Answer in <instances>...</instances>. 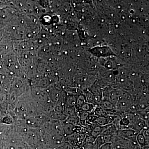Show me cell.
I'll return each mask as SVG.
<instances>
[{"label":"cell","mask_w":149,"mask_h":149,"mask_svg":"<svg viewBox=\"0 0 149 149\" xmlns=\"http://www.w3.org/2000/svg\"><path fill=\"white\" fill-rule=\"evenodd\" d=\"M65 120L67 122L71 123L72 125H75V126L81 125L80 124L79 117L77 116H73V117L67 118Z\"/></svg>","instance_id":"5bb4252c"},{"label":"cell","mask_w":149,"mask_h":149,"mask_svg":"<svg viewBox=\"0 0 149 149\" xmlns=\"http://www.w3.org/2000/svg\"><path fill=\"white\" fill-rule=\"evenodd\" d=\"M142 149H149V145L148 146H145L143 147L142 148Z\"/></svg>","instance_id":"e0dca14e"},{"label":"cell","mask_w":149,"mask_h":149,"mask_svg":"<svg viewBox=\"0 0 149 149\" xmlns=\"http://www.w3.org/2000/svg\"><path fill=\"white\" fill-rule=\"evenodd\" d=\"M8 94L5 90H0V109L4 113L8 110Z\"/></svg>","instance_id":"277c9868"},{"label":"cell","mask_w":149,"mask_h":149,"mask_svg":"<svg viewBox=\"0 0 149 149\" xmlns=\"http://www.w3.org/2000/svg\"><path fill=\"white\" fill-rule=\"evenodd\" d=\"M63 114L67 118L73 117L77 116V111L75 107L65 108Z\"/></svg>","instance_id":"8fae6325"},{"label":"cell","mask_w":149,"mask_h":149,"mask_svg":"<svg viewBox=\"0 0 149 149\" xmlns=\"http://www.w3.org/2000/svg\"><path fill=\"white\" fill-rule=\"evenodd\" d=\"M8 149H31V147L22 140H13L9 143Z\"/></svg>","instance_id":"5b68a950"},{"label":"cell","mask_w":149,"mask_h":149,"mask_svg":"<svg viewBox=\"0 0 149 149\" xmlns=\"http://www.w3.org/2000/svg\"><path fill=\"white\" fill-rule=\"evenodd\" d=\"M136 114L138 115L141 118L145 120L147 124L149 125V107L144 110L137 113Z\"/></svg>","instance_id":"7c38bea8"},{"label":"cell","mask_w":149,"mask_h":149,"mask_svg":"<svg viewBox=\"0 0 149 149\" xmlns=\"http://www.w3.org/2000/svg\"><path fill=\"white\" fill-rule=\"evenodd\" d=\"M138 133L135 130L131 129H124L119 130L118 135L121 138L128 140L135 143L137 144L136 141Z\"/></svg>","instance_id":"3957f363"},{"label":"cell","mask_w":149,"mask_h":149,"mask_svg":"<svg viewBox=\"0 0 149 149\" xmlns=\"http://www.w3.org/2000/svg\"><path fill=\"white\" fill-rule=\"evenodd\" d=\"M138 144L121 138L118 135L113 136L112 149H134Z\"/></svg>","instance_id":"7a4b0ae2"},{"label":"cell","mask_w":149,"mask_h":149,"mask_svg":"<svg viewBox=\"0 0 149 149\" xmlns=\"http://www.w3.org/2000/svg\"><path fill=\"white\" fill-rule=\"evenodd\" d=\"M134 103L133 97L130 93L126 91L120 90L118 98L116 111L120 115L128 113L129 109Z\"/></svg>","instance_id":"6da1fadb"},{"label":"cell","mask_w":149,"mask_h":149,"mask_svg":"<svg viewBox=\"0 0 149 149\" xmlns=\"http://www.w3.org/2000/svg\"><path fill=\"white\" fill-rule=\"evenodd\" d=\"M97 107V106L93 104L86 102L82 106L80 111H83L88 112L89 113H93L95 109Z\"/></svg>","instance_id":"30bf717a"},{"label":"cell","mask_w":149,"mask_h":149,"mask_svg":"<svg viewBox=\"0 0 149 149\" xmlns=\"http://www.w3.org/2000/svg\"><path fill=\"white\" fill-rule=\"evenodd\" d=\"M86 102H87L86 98H85V95L83 93L78 95L77 99H76V104H75V107H74L76 110L77 112L81 110L82 106Z\"/></svg>","instance_id":"52a82bcc"},{"label":"cell","mask_w":149,"mask_h":149,"mask_svg":"<svg viewBox=\"0 0 149 149\" xmlns=\"http://www.w3.org/2000/svg\"><path fill=\"white\" fill-rule=\"evenodd\" d=\"M95 139L96 138H94L90 135L86 134L85 139H84L83 144L91 143H94L95 141Z\"/></svg>","instance_id":"9a60e30c"},{"label":"cell","mask_w":149,"mask_h":149,"mask_svg":"<svg viewBox=\"0 0 149 149\" xmlns=\"http://www.w3.org/2000/svg\"><path fill=\"white\" fill-rule=\"evenodd\" d=\"M112 136L102 134L99 135L96 138L95 142L99 147V148L104 144L108 143H111L112 141Z\"/></svg>","instance_id":"8992f818"},{"label":"cell","mask_w":149,"mask_h":149,"mask_svg":"<svg viewBox=\"0 0 149 149\" xmlns=\"http://www.w3.org/2000/svg\"><path fill=\"white\" fill-rule=\"evenodd\" d=\"M136 141H137V144L141 148H143V147L146 146H148L145 137L143 133L141 132L138 133L137 135Z\"/></svg>","instance_id":"4fadbf2b"},{"label":"cell","mask_w":149,"mask_h":149,"mask_svg":"<svg viewBox=\"0 0 149 149\" xmlns=\"http://www.w3.org/2000/svg\"><path fill=\"white\" fill-rule=\"evenodd\" d=\"M99 106L101 107L107 111H117L116 106L112 104L109 101L107 100H102L100 105Z\"/></svg>","instance_id":"ba28073f"},{"label":"cell","mask_w":149,"mask_h":149,"mask_svg":"<svg viewBox=\"0 0 149 149\" xmlns=\"http://www.w3.org/2000/svg\"><path fill=\"white\" fill-rule=\"evenodd\" d=\"M99 149H112L111 147V143L104 144L99 148Z\"/></svg>","instance_id":"2e32d148"},{"label":"cell","mask_w":149,"mask_h":149,"mask_svg":"<svg viewBox=\"0 0 149 149\" xmlns=\"http://www.w3.org/2000/svg\"><path fill=\"white\" fill-rule=\"evenodd\" d=\"M94 123L100 126L110 125L107 116H97Z\"/></svg>","instance_id":"9c48e42d"}]
</instances>
